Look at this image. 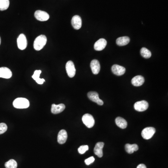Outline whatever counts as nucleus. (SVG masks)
Returning a JSON list of instances; mask_svg holds the SVG:
<instances>
[{
  "label": "nucleus",
  "mask_w": 168,
  "mask_h": 168,
  "mask_svg": "<svg viewBox=\"0 0 168 168\" xmlns=\"http://www.w3.org/2000/svg\"><path fill=\"white\" fill-rule=\"evenodd\" d=\"M47 43V37L44 35L37 36L34 42V48L36 51H40Z\"/></svg>",
  "instance_id": "obj_1"
},
{
  "label": "nucleus",
  "mask_w": 168,
  "mask_h": 168,
  "mask_svg": "<svg viewBox=\"0 0 168 168\" xmlns=\"http://www.w3.org/2000/svg\"><path fill=\"white\" fill-rule=\"evenodd\" d=\"M13 106L18 109H27L30 106V102L27 99L18 98L15 99L13 103Z\"/></svg>",
  "instance_id": "obj_2"
},
{
  "label": "nucleus",
  "mask_w": 168,
  "mask_h": 168,
  "mask_svg": "<svg viewBox=\"0 0 168 168\" xmlns=\"http://www.w3.org/2000/svg\"><path fill=\"white\" fill-rule=\"evenodd\" d=\"M83 123L88 128H91L94 125L95 120L93 116L90 114H86L82 117Z\"/></svg>",
  "instance_id": "obj_3"
},
{
  "label": "nucleus",
  "mask_w": 168,
  "mask_h": 168,
  "mask_svg": "<svg viewBox=\"0 0 168 168\" xmlns=\"http://www.w3.org/2000/svg\"><path fill=\"white\" fill-rule=\"evenodd\" d=\"M155 133V129L153 127H147L143 129L142 136L145 140L150 139Z\"/></svg>",
  "instance_id": "obj_4"
},
{
  "label": "nucleus",
  "mask_w": 168,
  "mask_h": 168,
  "mask_svg": "<svg viewBox=\"0 0 168 168\" xmlns=\"http://www.w3.org/2000/svg\"><path fill=\"white\" fill-rule=\"evenodd\" d=\"M17 46L21 50H24L27 46V40L25 34H21L19 36L17 40Z\"/></svg>",
  "instance_id": "obj_5"
},
{
  "label": "nucleus",
  "mask_w": 168,
  "mask_h": 168,
  "mask_svg": "<svg viewBox=\"0 0 168 168\" xmlns=\"http://www.w3.org/2000/svg\"><path fill=\"white\" fill-rule=\"evenodd\" d=\"M67 75L70 78L74 77L76 74V69L74 62L71 61H69L67 62L65 66Z\"/></svg>",
  "instance_id": "obj_6"
},
{
  "label": "nucleus",
  "mask_w": 168,
  "mask_h": 168,
  "mask_svg": "<svg viewBox=\"0 0 168 168\" xmlns=\"http://www.w3.org/2000/svg\"><path fill=\"white\" fill-rule=\"evenodd\" d=\"M87 96L91 100L95 102L99 105L102 106L103 105V101L100 99L99 94L96 91H90L87 94Z\"/></svg>",
  "instance_id": "obj_7"
},
{
  "label": "nucleus",
  "mask_w": 168,
  "mask_h": 168,
  "mask_svg": "<svg viewBox=\"0 0 168 168\" xmlns=\"http://www.w3.org/2000/svg\"><path fill=\"white\" fill-rule=\"evenodd\" d=\"M149 108V103L145 100L137 101L134 104L135 109L138 112H143Z\"/></svg>",
  "instance_id": "obj_8"
},
{
  "label": "nucleus",
  "mask_w": 168,
  "mask_h": 168,
  "mask_svg": "<svg viewBox=\"0 0 168 168\" xmlns=\"http://www.w3.org/2000/svg\"><path fill=\"white\" fill-rule=\"evenodd\" d=\"M34 16L37 20L41 22L46 21L50 18V16L47 12L39 10L36 11Z\"/></svg>",
  "instance_id": "obj_9"
},
{
  "label": "nucleus",
  "mask_w": 168,
  "mask_h": 168,
  "mask_svg": "<svg viewBox=\"0 0 168 168\" xmlns=\"http://www.w3.org/2000/svg\"><path fill=\"white\" fill-rule=\"evenodd\" d=\"M71 25L75 30H80L82 26V20L81 17L78 15L74 16L71 19Z\"/></svg>",
  "instance_id": "obj_10"
},
{
  "label": "nucleus",
  "mask_w": 168,
  "mask_h": 168,
  "mask_svg": "<svg viewBox=\"0 0 168 168\" xmlns=\"http://www.w3.org/2000/svg\"><path fill=\"white\" fill-rule=\"evenodd\" d=\"M106 45L107 42L106 40L104 39H100L95 43L94 48L97 51H101L105 49Z\"/></svg>",
  "instance_id": "obj_11"
},
{
  "label": "nucleus",
  "mask_w": 168,
  "mask_h": 168,
  "mask_svg": "<svg viewBox=\"0 0 168 168\" xmlns=\"http://www.w3.org/2000/svg\"><path fill=\"white\" fill-rule=\"evenodd\" d=\"M12 73L9 68L6 67L0 68V78L10 79L12 77Z\"/></svg>",
  "instance_id": "obj_12"
},
{
  "label": "nucleus",
  "mask_w": 168,
  "mask_h": 168,
  "mask_svg": "<svg viewBox=\"0 0 168 168\" xmlns=\"http://www.w3.org/2000/svg\"><path fill=\"white\" fill-rule=\"evenodd\" d=\"M112 71L114 74L117 76H121L125 73L126 69L119 65H114L112 67Z\"/></svg>",
  "instance_id": "obj_13"
},
{
  "label": "nucleus",
  "mask_w": 168,
  "mask_h": 168,
  "mask_svg": "<svg viewBox=\"0 0 168 168\" xmlns=\"http://www.w3.org/2000/svg\"><path fill=\"white\" fill-rule=\"evenodd\" d=\"M90 67L91 71L94 74L97 75L100 71V65L99 61L97 59H94L91 61L90 64Z\"/></svg>",
  "instance_id": "obj_14"
},
{
  "label": "nucleus",
  "mask_w": 168,
  "mask_h": 168,
  "mask_svg": "<svg viewBox=\"0 0 168 168\" xmlns=\"http://www.w3.org/2000/svg\"><path fill=\"white\" fill-rule=\"evenodd\" d=\"M104 146V143L103 142H98L95 145L94 149V152L95 154L97 155L99 158H102L103 155L102 149Z\"/></svg>",
  "instance_id": "obj_15"
},
{
  "label": "nucleus",
  "mask_w": 168,
  "mask_h": 168,
  "mask_svg": "<svg viewBox=\"0 0 168 168\" xmlns=\"http://www.w3.org/2000/svg\"><path fill=\"white\" fill-rule=\"evenodd\" d=\"M144 78L140 75L136 76L132 79L131 83L134 86H140L143 85L144 83Z\"/></svg>",
  "instance_id": "obj_16"
},
{
  "label": "nucleus",
  "mask_w": 168,
  "mask_h": 168,
  "mask_svg": "<svg viewBox=\"0 0 168 168\" xmlns=\"http://www.w3.org/2000/svg\"><path fill=\"white\" fill-rule=\"evenodd\" d=\"M67 137H68V135H67V132L65 130H61L58 134V143L61 144L65 143L66 142Z\"/></svg>",
  "instance_id": "obj_17"
},
{
  "label": "nucleus",
  "mask_w": 168,
  "mask_h": 168,
  "mask_svg": "<svg viewBox=\"0 0 168 168\" xmlns=\"http://www.w3.org/2000/svg\"><path fill=\"white\" fill-rule=\"evenodd\" d=\"M65 108V106L64 104H60L56 105L53 104L51 106V113L53 114H58L63 112Z\"/></svg>",
  "instance_id": "obj_18"
},
{
  "label": "nucleus",
  "mask_w": 168,
  "mask_h": 168,
  "mask_svg": "<svg viewBox=\"0 0 168 168\" xmlns=\"http://www.w3.org/2000/svg\"><path fill=\"white\" fill-rule=\"evenodd\" d=\"M115 123L118 127L122 129H126L128 125L127 121L124 119L120 117H118L116 118Z\"/></svg>",
  "instance_id": "obj_19"
},
{
  "label": "nucleus",
  "mask_w": 168,
  "mask_h": 168,
  "mask_svg": "<svg viewBox=\"0 0 168 168\" xmlns=\"http://www.w3.org/2000/svg\"><path fill=\"white\" fill-rule=\"evenodd\" d=\"M125 148L126 151L129 154L133 153L135 151L138 150L139 149L138 146L136 144H126Z\"/></svg>",
  "instance_id": "obj_20"
},
{
  "label": "nucleus",
  "mask_w": 168,
  "mask_h": 168,
  "mask_svg": "<svg viewBox=\"0 0 168 168\" xmlns=\"http://www.w3.org/2000/svg\"><path fill=\"white\" fill-rule=\"evenodd\" d=\"M130 39L128 36H121L117 39L116 44L118 45L122 46L128 45Z\"/></svg>",
  "instance_id": "obj_21"
},
{
  "label": "nucleus",
  "mask_w": 168,
  "mask_h": 168,
  "mask_svg": "<svg viewBox=\"0 0 168 168\" xmlns=\"http://www.w3.org/2000/svg\"><path fill=\"white\" fill-rule=\"evenodd\" d=\"M41 71L36 70L34 71V74L32 75V77L34 79L37 84L42 85L45 82V80L44 79H40V75L41 74Z\"/></svg>",
  "instance_id": "obj_22"
},
{
  "label": "nucleus",
  "mask_w": 168,
  "mask_h": 168,
  "mask_svg": "<svg viewBox=\"0 0 168 168\" xmlns=\"http://www.w3.org/2000/svg\"><path fill=\"white\" fill-rule=\"evenodd\" d=\"M140 54L145 59H149L151 56V52L147 48L143 47L140 50Z\"/></svg>",
  "instance_id": "obj_23"
},
{
  "label": "nucleus",
  "mask_w": 168,
  "mask_h": 168,
  "mask_svg": "<svg viewBox=\"0 0 168 168\" xmlns=\"http://www.w3.org/2000/svg\"><path fill=\"white\" fill-rule=\"evenodd\" d=\"M10 6L9 0H0V10L4 11L7 10Z\"/></svg>",
  "instance_id": "obj_24"
},
{
  "label": "nucleus",
  "mask_w": 168,
  "mask_h": 168,
  "mask_svg": "<svg viewBox=\"0 0 168 168\" xmlns=\"http://www.w3.org/2000/svg\"><path fill=\"white\" fill-rule=\"evenodd\" d=\"M6 168H17V164L14 159H10L5 164Z\"/></svg>",
  "instance_id": "obj_25"
},
{
  "label": "nucleus",
  "mask_w": 168,
  "mask_h": 168,
  "mask_svg": "<svg viewBox=\"0 0 168 168\" xmlns=\"http://www.w3.org/2000/svg\"><path fill=\"white\" fill-rule=\"evenodd\" d=\"M88 149L89 147L88 145H82L78 149V151H79V153L80 154H83L88 150Z\"/></svg>",
  "instance_id": "obj_26"
},
{
  "label": "nucleus",
  "mask_w": 168,
  "mask_h": 168,
  "mask_svg": "<svg viewBox=\"0 0 168 168\" xmlns=\"http://www.w3.org/2000/svg\"><path fill=\"white\" fill-rule=\"evenodd\" d=\"M7 127L4 123H0V135L4 133L7 130Z\"/></svg>",
  "instance_id": "obj_27"
},
{
  "label": "nucleus",
  "mask_w": 168,
  "mask_h": 168,
  "mask_svg": "<svg viewBox=\"0 0 168 168\" xmlns=\"http://www.w3.org/2000/svg\"><path fill=\"white\" fill-rule=\"evenodd\" d=\"M95 161V158L94 156H91L88 158L86 159L85 160V163L86 164V165H89L92 163H94Z\"/></svg>",
  "instance_id": "obj_28"
},
{
  "label": "nucleus",
  "mask_w": 168,
  "mask_h": 168,
  "mask_svg": "<svg viewBox=\"0 0 168 168\" xmlns=\"http://www.w3.org/2000/svg\"><path fill=\"white\" fill-rule=\"evenodd\" d=\"M137 168H147L146 165H144V164H140L139 165H138Z\"/></svg>",
  "instance_id": "obj_29"
},
{
  "label": "nucleus",
  "mask_w": 168,
  "mask_h": 168,
  "mask_svg": "<svg viewBox=\"0 0 168 168\" xmlns=\"http://www.w3.org/2000/svg\"><path fill=\"white\" fill-rule=\"evenodd\" d=\"M1 44V37H0V45Z\"/></svg>",
  "instance_id": "obj_30"
}]
</instances>
